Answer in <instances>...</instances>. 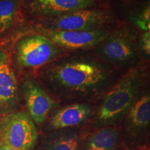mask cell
<instances>
[{
  "instance_id": "2e32d148",
  "label": "cell",
  "mask_w": 150,
  "mask_h": 150,
  "mask_svg": "<svg viewBox=\"0 0 150 150\" xmlns=\"http://www.w3.org/2000/svg\"><path fill=\"white\" fill-rule=\"evenodd\" d=\"M132 21L142 31H149L150 29V8L149 5L146 6L145 9L139 14L137 18H132Z\"/></svg>"
},
{
  "instance_id": "8992f818",
  "label": "cell",
  "mask_w": 150,
  "mask_h": 150,
  "mask_svg": "<svg viewBox=\"0 0 150 150\" xmlns=\"http://www.w3.org/2000/svg\"><path fill=\"white\" fill-rule=\"evenodd\" d=\"M63 52V49L44 35H31L19 41L16 58L18 65L22 67L37 68L52 63Z\"/></svg>"
},
{
  "instance_id": "7a4b0ae2",
  "label": "cell",
  "mask_w": 150,
  "mask_h": 150,
  "mask_svg": "<svg viewBox=\"0 0 150 150\" xmlns=\"http://www.w3.org/2000/svg\"><path fill=\"white\" fill-rule=\"evenodd\" d=\"M145 82L141 67L129 70L104 96L94 120L95 126L101 128L120 122L142 94Z\"/></svg>"
},
{
  "instance_id": "ac0fdd59",
  "label": "cell",
  "mask_w": 150,
  "mask_h": 150,
  "mask_svg": "<svg viewBox=\"0 0 150 150\" xmlns=\"http://www.w3.org/2000/svg\"><path fill=\"white\" fill-rule=\"evenodd\" d=\"M0 150H21V149H16V148L9 147L8 145H5L1 144V146H0Z\"/></svg>"
},
{
  "instance_id": "e0dca14e",
  "label": "cell",
  "mask_w": 150,
  "mask_h": 150,
  "mask_svg": "<svg viewBox=\"0 0 150 150\" xmlns=\"http://www.w3.org/2000/svg\"><path fill=\"white\" fill-rule=\"evenodd\" d=\"M138 48L146 56H149L150 54V32L145 31L138 39Z\"/></svg>"
},
{
  "instance_id": "8fae6325",
  "label": "cell",
  "mask_w": 150,
  "mask_h": 150,
  "mask_svg": "<svg viewBox=\"0 0 150 150\" xmlns=\"http://www.w3.org/2000/svg\"><path fill=\"white\" fill-rule=\"evenodd\" d=\"M93 113V106L86 103L67 105L54 112L49 120L47 128L50 131L72 129L89 120Z\"/></svg>"
},
{
  "instance_id": "7c38bea8",
  "label": "cell",
  "mask_w": 150,
  "mask_h": 150,
  "mask_svg": "<svg viewBox=\"0 0 150 150\" xmlns=\"http://www.w3.org/2000/svg\"><path fill=\"white\" fill-rule=\"evenodd\" d=\"M18 102V82L8 56L0 51V110L11 112Z\"/></svg>"
},
{
  "instance_id": "277c9868",
  "label": "cell",
  "mask_w": 150,
  "mask_h": 150,
  "mask_svg": "<svg viewBox=\"0 0 150 150\" xmlns=\"http://www.w3.org/2000/svg\"><path fill=\"white\" fill-rule=\"evenodd\" d=\"M0 141L18 149H33L38 141L34 122L24 112L4 114L0 117Z\"/></svg>"
},
{
  "instance_id": "3957f363",
  "label": "cell",
  "mask_w": 150,
  "mask_h": 150,
  "mask_svg": "<svg viewBox=\"0 0 150 150\" xmlns=\"http://www.w3.org/2000/svg\"><path fill=\"white\" fill-rule=\"evenodd\" d=\"M95 47L97 55L105 62L126 66L136 61L138 38L132 29L122 27L108 33Z\"/></svg>"
},
{
  "instance_id": "9c48e42d",
  "label": "cell",
  "mask_w": 150,
  "mask_h": 150,
  "mask_svg": "<svg viewBox=\"0 0 150 150\" xmlns=\"http://www.w3.org/2000/svg\"><path fill=\"white\" fill-rule=\"evenodd\" d=\"M94 3L95 0H28L27 8L33 16L48 19L90 8Z\"/></svg>"
},
{
  "instance_id": "5bb4252c",
  "label": "cell",
  "mask_w": 150,
  "mask_h": 150,
  "mask_svg": "<svg viewBox=\"0 0 150 150\" xmlns=\"http://www.w3.org/2000/svg\"><path fill=\"white\" fill-rule=\"evenodd\" d=\"M121 135L120 129L115 126L101 127L80 144L79 150H117Z\"/></svg>"
},
{
  "instance_id": "4fadbf2b",
  "label": "cell",
  "mask_w": 150,
  "mask_h": 150,
  "mask_svg": "<svg viewBox=\"0 0 150 150\" xmlns=\"http://www.w3.org/2000/svg\"><path fill=\"white\" fill-rule=\"evenodd\" d=\"M81 133L74 129L50 131L41 138L35 150H79Z\"/></svg>"
},
{
  "instance_id": "ba28073f",
  "label": "cell",
  "mask_w": 150,
  "mask_h": 150,
  "mask_svg": "<svg viewBox=\"0 0 150 150\" xmlns=\"http://www.w3.org/2000/svg\"><path fill=\"white\" fill-rule=\"evenodd\" d=\"M23 91L30 117L38 125L45 122L52 110L58 107V103L35 81H26Z\"/></svg>"
},
{
  "instance_id": "52a82bcc",
  "label": "cell",
  "mask_w": 150,
  "mask_h": 150,
  "mask_svg": "<svg viewBox=\"0 0 150 150\" xmlns=\"http://www.w3.org/2000/svg\"><path fill=\"white\" fill-rule=\"evenodd\" d=\"M109 32L101 29L94 31H48L45 36L61 49L83 50L96 47Z\"/></svg>"
},
{
  "instance_id": "30bf717a",
  "label": "cell",
  "mask_w": 150,
  "mask_h": 150,
  "mask_svg": "<svg viewBox=\"0 0 150 150\" xmlns=\"http://www.w3.org/2000/svg\"><path fill=\"white\" fill-rule=\"evenodd\" d=\"M150 125V95L149 92L141 94L126 115L127 138L135 142L141 140L147 132Z\"/></svg>"
},
{
  "instance_id": "6da1fadb",
  "label": "cell",
  "mask_w": 150,
  "mask_h": 150,
  "mask_svg": "<svg viewBox=\"0 0 150 150\" xmlns=\"http://www.w3.org/2000/svg\"><path fill=\"white\" fill-rule=\"evenodd\" d=\"M47 86L60 99H93L113 83L111 68L89 56H75L56 62L41 75Z\"/></svg>"
},
{
  "instance_id": "9a60e30c",
  "label": "cell",
  "mask_w": 150,
  "mask_h": 150,
  "mask_svg": "<svg viewBox=\"0 0 150 150\" xmlns=\"http://www.w3.org/2000/svg\"><path fill=\"white\" fill-rule=\"evenodd\" d=\"M17 10L16 0H0V34L10 29Z\"/></svg>"
},
{
  "instance_id": "5b68a950",
  "label": "cell",
  "mask_w": 150,
  "mask_h": 150,
  "mask_svg": "<svg viewBox=\"0 0 150 150\" xmlns=\"http://www.w3.org/2000/svg\"><path fill=\"white\" fill-rule=\"evenodd\" d=\"M113 18L108 10L88 8L45 19L43 27L48 31H94L102 29Z\"/></svg>"
},
{
  "instance_id": "d6986e66",
  "label": "cell",
  "mask_w": 150,
  "mask_h": 150,
  "mask_svg": "<svg viewBox=\"0 0 150 150\" xmlns=\"http://www.w3.org/2000/svg\"><path fill=\"white\" fill-rule=\"evenodd\" d=\"M1 141H0V146H1Z\"/></svg>"
}]
</instances>
